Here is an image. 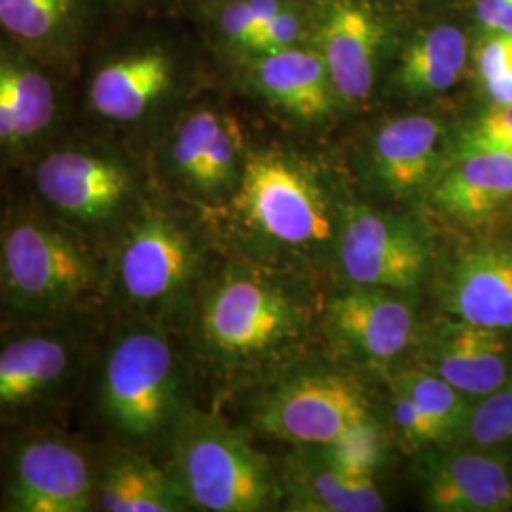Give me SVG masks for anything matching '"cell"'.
Returning a JSON list of instances; mask_svg holds the SVG:
<instances>
[{
    "mask_svg": "<svg viewBox=\"0 0 512 512\" xmlns=\"http://www.w3.org/2000/svg\"><path fill=\"white\" fill-rule=\"evenodd\" d=\"M0 213V308L12 321H86L109 308L103 247L25 192Z\"/></svg>",
    "mask_w": 512,
    "mask_h": 512,
    "instance_id": "cell-1",
    "label": "cell"
},
{
    "mask_svg": "<svg viewBox=\"0 0 512 512\" xmlns=\"http://www.w3.org/2000/svg\"><path fill=\"white\" fill-rule=\"evenodd\" d=\"M370 420L363 391L344 376L315 374L283 385L262 406V429L279 439L321 444Z\"/></svg>",
    "mask_w": 512,
    "mask_h": 512,
    "instance_id": "cell-14",
    "label": "cell"
},
{
    "mask_svg": "<svg viewBox=\"0 0 512 512\" xmlns=\"http://www.w3.org/2000/svg\"><path fill=\"white\" fill-rule=\"evenodd\" d=\"M467 150H497L512 156V101L495 105L465 137Z\"/></svg>",
    "mask_w": 512,
    "mask_h": 512,
    "instance_id": "cell-31",
    "label": "cell"
},
{
    "mask_svg": "<svg viewBox=\"0 0 512 512\" xmlns=\"http://www.w3.org/2000/svg\"><path fill=\"white\" fill-rule=\"evenodd\" d=\"M437 374L465 395L486 397L511 378V351L499 330L463 321L440 342Z\"/></svg>",
    "mask_w": 512,
    "mask_h": 512,
    "instance_id": "cell-22",
    "label": "cell"
},
{
    "mask_svg": "<svg viewBox=\"0 0 512 512\" xmlns=\"http://www.w3.org/2000/svg\"><path fill=\"white\" fill-rule=\"evenodd\" d=\"M198 251L164 211L143 205L109 249V304L133 311L160 308L192 281Z\"/></svg>",
    "mask_w": 512,
    "mask_h": 512,
    "instance_id": "cell-9",
    "label": "cell"
},
{
    "mask_svg": "<svg viewBox=\"0 0 512 512\" xmlns=\"http://www.w3.org/2000/svg\"><path fill=\"white\" fill-rule=\"evenodd\" d=\"M173 478L202 511H260L272 494L268 465L255 448L224 421L196 412L177 425Z\"/></svg>",
    "mask_w": 512,
    "mask_h": 512,
    "instance_id": "cell-6",
    "label": "cell"
},
{
    "mask_svg": "<svg viewBox=\"0 0 512 512\" xmlns=\"http://www.w3.org/2000/svg\"><path fill=\"white\" fill-rule=\"evenodd\" d=\"M8 181H10V177H8V175H6V173L0 169V186H2L4 183H8Z\"/></svg>",
    "mask_w": 512,
    "mask_h": 512,
    "instance_id": "cell-37",
    "label": "cell"
},
{
    "mask_svg": "<svg viewBox=\"0 0 512 512\" xmlns=\"http://www.w3.org/2000/svg\"><path fill=\"white\" fill-rule=\"evenodd\" d=\"M304 509L321 512L384 511V497L372 476H353L332 465L329 459L313 463L300 476Z\"/></svg>",
    "mask_w": 512,
    "mask_h": 512,
    "instance_id": "cell-26",
    "label": "cell"
},
{
    "mask_svg": "<svg viewBox=\"0 0 512 512\" xmlns=\"http://www.w3.org/2000/svg\"><path fill=\"white\" fill-rule=\"evenodd\" d=\"M342 266L363 287H414L425 274L427 251L401 222L366 207L349 209L342 228Z\"/></svg>",
    "mask_w": 512,
    "mask_h": 512,
    "instance_id": "cell-15",
    "label": "cell"
},
{
    "mask_svg": "<svg viewBox=\"0 0 512 512\" xmlns=\"http://www.w3.org/2000/svg\"><path fill=\"white\" fill-rule=\"evenodd\" d=\"M165 173L213 198L236 188L245 164V131L232 112L203 103L179 112L160 147Z\"/></svg>",
    "mask_w": 512,
    "mask_h": 512,
    "instance_id": "cell-12",
    "label": "cell"
},
{
    "mask_svg": "<svg viewBox=\"0 0 512 512\" xmlns=\"http://www.w3.org/2000/svg\"><path fill=\"white\" fill-rule=\"evenodd\" d=\"M440 124L431 116H403L378 131L374 164L395 194H412L427 183L437 162Z\"/></svg>",
    "mask_w": 512,
    "mask_h": 512,
    "instance_id": "cell-23",
    "label": "cell"
},
{
    "mask_svg": "<svg viewBox=\"0 0 512 512\" xmlns=\"http://www.w3.org/2000/svg\"><path fill=\"white\" fill-rule=\"evenodd\" d=\"M107 2L118 18L150 16L164 4V0H107Z\"/></svg>",
    "mask_w": 512,
    "mask_h": 512,
    "instance_id": "cell-35",
    "label": "cell"
},
{
    "mask_svg": "<svg viewBox=\"0 0 512 512\" xmlns=\"http://www.w3.org/2000/svg\"><path fill=\"white\" fill-rule=\"evenodd\" d=\"M147 19H114L73 80L74 122L133 147L186 82L181 44Z\"/></svg>",
    "mask_w": 512,
    "mask_h": 512,
    "instance_id": "cell-3",
    "label": "cell"
},
{
    "mask_svg": "<svg viewBox=\"0 0 512 512\" xmlns=\"http://www.w3.org/2000/svg\"><path fill=\"white\" fill-rule=\"evenodd\" d=\"M73 122V82L0 37V169L12 179Z\"/></svg>",
    "mask_w": 512,
    "mask_h": 512,
    "instance_id": "cell-7",
    "label": "cell"
},
{
    "mask_svg": "<svg viewBox=\"0 0 512 512\" xmlns=\"http://www.w3.org/2000/svg\"><path fill=\"white\" fill-rule=\"evenodd\" d=\"M93 414L122 442L162 433L177 406V363L164 330L129 321L107 334L92 363Z\"/></svg>",
    "mask_w": 512,
    "mask_h": 512,
    "instance_id": "cell-4",
    "label": "cell"
},
{
    "mask_svg": "<svg viewBox=\"0 0 512 512\" xmlns=\"http://www.w3.org/2000/svg\"><path fill=\"white\" fill-rule=\"evenodd\" d=\"M467 38L456 25H437L416 38L401 57L399 82L414 95L452 88L467 63Z\"/></svg>",
    "mask_w": 512,
    "mask_h": 512,
    "instance_id": "cell-25",
    "label": "cell"
},
{
    "mask_svg": "<svg viewBox=\"0 0 512 512\" xmlns=\"http://www.w3.org/2000/svg\"><path fill=\"white\" fill-rule=\"evenodd\" d=\"M291 327L285 298L258 277L228 270L203 300L200 332L207 349L224 359H243L279 342Z\"/></svg>",
    "mask_w": 512,
    "mask_h": 512,
    "instance_id": "cell-13",
    "label": "cell"
},
{
    "mask_svg": "<svg viewBox=\"0 0 512 512\" xmlns=\"http://www.w3.org/2000/svg\"><path fill=\"white\" fill-rule=\"evenodd\" d=\"M393 418L408 442L425 444V442H433L444 437L439 427L429 420L420 406L399 387L395 389V395H393Z\"/></svg>",
    "mask_w": 512,
    "mask_h": 512,
    "instance_id": "cell-33",
    "label": "cell"
},
{
    "mask_svg": "<svg viewBox=\"0 0 512 512\" xmlns=\"http://www.w3.org/2000/svg\"><path fill=\"white\" fill-rule=\"evenodd\" d=\"M465 429L482 446L512 442V378L486 395L469 414Z\"/></svg>",
    "mask_w": 512,
    "mask_h": 512,
    "instance_id": "cell-29",
    "label": "cell"
},
{
    "mask_svg": "<svg viewBox=\"0 0 512 512\" xmlns=\"http://www.w3.org/2000/svg\"><path fill=\"white\" fill-rule=\"evenodd\" d=\"M245 57H249V82L279 107L304 120H317L329 112L336 92L321 54L287 48Z\"/></svg>",
    "mask_w": 512,
    "mask_h": 512,
    "instance_id": "cell-18",
    "label": "cell"
},
{
    "mask_svg": "<svg viewBox=\"0 0 512 512\" xmlns=\"http://www.w3.org/2000/svg\"><path fill=\"white\" fill-rule=\"evenodd\" d=\"M397 387L420 406L423 414H427V418L439 427L444 437L456 429H465L471 414L469 404L463 399L465 393L440 378L439 374L410 372L397 380Z\"/></svg>",
    "mask_w": 512,
    "mask_h": 512,
    "instance_id": "cell-27",
    "label": "cell"
},
{
    "mask_svg": "<svg viewBox=\"0 0 512 512\" xmlns=\"http://www.w3.org/2000/svg\"><path fill=\"white\" fill-rule=\"evenodd\" d=\"M475 12L488 33L512 35V0H476Z\"/></svg>",
    "mask_w": 512,
    "mask_h": 512,
    "instance_id": "cell-34",
    "label": "cell"
},
{
    "mask_svg": "<svg viewBox=\"0 0 512 512\" xmlns=\"http://www.w3.org/2000/svg\"><path fill=\"white\" fill-rule=\"evenodd\" d=\"M476 67L482 86L494 105L512 101V35L490 33L478 52Z\"/></svg>",
    "mask_w": 512,
    "mask_h": 512,
    "instance_id": "cell-30",
    "label": "cell"
},
{
    "mask_svg": "<svg viewBox=\"0 0 512 512\" xmlns=\"http://www.w3.org/2000/svg\"><path fill=\"white\" fill-rule=\"evenodd\" d=\"M0 330V425L35 423L74 399L92 365L84 321H12Z\"/></svg>",
    "mask_w": 512,
    "mask_h": 512,
    "instance_id": "cell-5",
    "label": "cell"
},
{
    "mask_svg": "<svg viewBox=\"0 0 512 512\" xmlns=\"http://www.w3.org/2000/svg\"><path fill=\"white\" fill-rule=\"evenodd\" d=\"M188 507L173 475L137 450L120 444L97 454V511L177 512Z\"/></svg>",
    "mask_w": 512,
    "mask_h": 512,
    "instance_id": "cell-17",
    "label": "cell"
},
{
    "mask_svg": "<svg viewBox=\"0 0 512 512\" xmlns=\"http://www.w3.org/2000/svg\"><path fill=\"white\" fill-rule=\"evenodd\" d=\"M232 205L239 219L268 238L291 245L330 238L329 211L317 186L272 154L245 158Z\"/></svg>",
    "mask_w": 512,
    "mask_h": 512,
    "instance_id": "cell-10",
    "label": "cell"
},
{
    "mask_svg": "<svg viewBox=\"0 0 512 512\" xmlns=\"http://www.w3.org/2000/svg\"><path fill=\"white\" fill-rule=\"evenodd\" d=\"M116 18L107 0H0V37L73 82Z\"/></svg>",
    "mask_w": 512,
    "mask_h": 512,
    "instance_id": "cell-11",
    "label": "cell"
},
{
    "mask_svg": "<svg viewBox=\"0 0 512 512\" xmlns=\"http://www.w3.org/2000/svg\"><path fill=\"white\" fill-rule=\"evenodd\" d=\"M450 306L465 323L512 329L511 253L484 249L465 256L452 277Z\"/></svg>",
    "mask_w": 512,
    "mask_h": 512,
    "instance_id": "cell-20",
    "label": "cell"
},
{
    "mask_svg": "<svg viewBox=\"0 0 512 512\" xmlns=\"http://www.w3.org/2000/svg\"><path fill=\"white\" fill-rule=\"evenodd\" d=\"M427 503L442 512L507 511L512 505L511 476L499 459L488 454H454L435 467Z\"/></svg>",
    "mask_w": 512,
    "mask_h": 512,
    "instance_id": "cell-19",
    "label": "cell"
},
{
    "mask_svg": "<svg viewBox=\"0 0 512 512\" xmlns=\"http://www.w3.org/2000/svg\"><path fill=\"white\" fill-rule=\"evenodd\" d=\"M302 35L304 25L300 21V16L291 8L283 6L275 16L262 25L247 55L270 54L287 48H296Z\"/></svg>",
    "mask_w": 512,
    "mask_h": 512,
    "instance_id": "cell-32",
    "label": "cell"
},
{
    "mask_svg": "<svg viewBox=\"0 0 512 512\" xmlns=\"http://www.w3.org/2000/svg\"><path fill=\"white\" fill-rule=\"evenodd\" d=\"M202 6H213V4H220V2H230V0H202Z\"/></svg>",
    "mask_w": 512,
    "mask_h": 512,
    "instance_id": "cell-36",
    "label": "cell"
},
{
    "mask_svg": "<svg viewBox=\"0 0 512 512\" xmlns=\"http://www.w3.org/2000/svg\"><path fill=\"white\" fill-rule=\"evenodd\" d=\"M325 458L349 475L372 476L382 459V435L372 420L363 421L327 444Z\"/></svg>",
    "mask_w": 512,
    "mask_h": 512,
    "instance_id": "cell-28",
    "label": "cell"
},
{
    "mask_svg": "<svg viewBox=\"0 0 512 512\" xmlns=\"http://www.w3.org/2000/svg\"><path fill=\"white\" fill-rule=\"evenodd\" d=\"M382 25L359 0H329L319 27L321 57L334 92L348 103L365 101L374 88Z\"/></svg>",
    "mask_w": 512,
    "mask_h": 512,
    "instance_id": "cell-16",
    "label": "cell"
},
{
    "mask_svg": "<svg viewBox=\"0 0 512 512\" xmlns=\"http://www.w3.org/2000/svg\"><path fill=\"white\" fill-rule=\"evenodd\" d=\"M512 198V156L497 150H467L439 184L435 200L461 219H480Z\"/></svg>",
    "mask_w": 512,
    "mask_h": 512,
    "instance_id": "cell-24",
    "label": "cell"
},
{
    "mask_svg": "<svg viewBox=\"0 0 512 512\" xmlns=\"http://www.w3.org/2000/svg\"><path fill=\"white\" fill-rule=\"evenodd\" d=\"M97 456L59 431L29 427L6 448L0 509L10 512L95 511Z\"/></svg>",
    "mask_w": 512,
    "mask_h": 512,
    "instance_id": "cell-8",
    "label": "cell"
},
{
    "mask_svg": "<svg viewBox=\"0 0 512 512\" xmlns=\"http://www.w3.org/2000/svg\"><path fill=\"white\" fill-rule=\"evenodd\" d=\"M46 213L109 253L141 200V164L133 145L73 122L14 175Z\"/></svg>",
    "mask_w": 512,
    "mask_h": 512,
    "instance_id": "cell-2",
    "label": "cell"
},
{
    "mask_svg": "<svg viewBox=\"0 0 512 512\" xmlns=\"http://www.w3.org/2000/svg\"><path fill=\"white\" fill-rule=\"evenodd\" d=\"M330 319L370 357L391 359L403 351L414 332V313L403 300L380 291H355L330 304Z\"/></svg>",
    "mask_w": 512,
    "mask_h": 512,
    "instance_id": "cell-21",
    "label": "cell"
}]
</instances>
